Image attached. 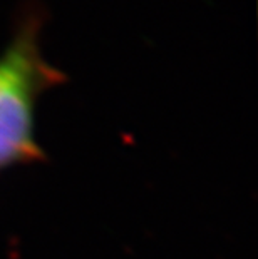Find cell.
<instances>
[{"instance_id": "1", "label": "cell", "mask_w": 258, "mask_h": 259, "mask_svg": "<svg viewBox=\"0 0 258 259\" xmlns=\"http://www.w3.org/2000/svg\"><path fill=\"white\" fill-rule=\"evenodd\" d=\"M42 19L27 12L0 52V170L41 162L46 152L35 136L37 104L67 80L41 51Z\"/></svg>"}]
</instances>
